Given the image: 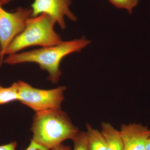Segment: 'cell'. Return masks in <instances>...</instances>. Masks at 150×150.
I'll use <instances>...</instances> for the list:
<instances>
[{
	"instance_id": "obj_7",
	"label": "cell",
	"mask_w": 150,
	"mask_h": 150,
	"mask_svg": "<svg viewBox=\"0 0 150 150\" xmlns=\"http://www.w3.org/2000/svg\"><path fill=\"white\" fill-rule=\"evenodd\" d=\"M124 150H146L150 129L141 123L121 125L120 130Z\"/></svg>"
},
{
	"instance_id": "obj_15",
	"label": "cell",
	"mask_w": 150,
	"mask_h": 150,
	"mask_svg": "<svg viewBox=\"0 0 150 150\" xmlns=\"http://www.w3.org/2000/svg\"><path fill=\"white\" fill-rule=\"evenodd\" d=\"M49 150H71V148L69 146H66L62 144Z\"/></svg>"
},
{
	"instance_id": "obj_1",
	"label": "cell",
	"mask_w": 150,
	"mask_h": 150,
	"mask_svg": "<svg viewBox=\"0 0 150 150\" xmlns=\"http://www.w3.org/2000/svg\"><path fill=\"white\" fill-rule=\"evenodd\" d=\"M90 43V40L85 37L62 41L55 46L8 55L4 59V63L11 65L35 63L48 73V80L52 83H56L62 75L60 65L63 59L69 54L79 52Z\"/></svg>"
},
{
	"instance_id": "obj_6",
	"label": "cell",
	"mask_w": 150,
	"mask_h": 150,
	"mask_svg": "<svg viewBox=\"0 0 150 150\" xmlns=\"http://www.w3.org/2000/svg\"><path fill=\"white\" fill-rule=\"evenodd\" d=\"M71 4V0H34L31 5V16L46 14L54 19L62 30H64L66 27L65 17L74 21L77 19L70 11Z\"/></svg>"
},
{
	"instance_id": "obj_13",
	"label": "cell",
	"mask_w": 150,
	"mask_h": 150,
	"mask_svg": "<svg viewBox=\"0 0 150 150\" xmlns=\"http://www.w3.org/2000/svg\"><path fill=\"white\" fill-rule=\"evenodd\" d=\"M25 150H49L47 148L39 144L37 142L31 139L30 144Z\"/></svg>"
},
{
	"instance_id": "obj_11",
	"label": "cell",
	"mask_w": 150,
	"mask_h": 150,
	"mask_svg": "<svg viewBox=\"0 0 150 150\" xmlns=\"http://www.w3.org/2000/svg\"><path fill=\"white\" fill-rule=\"evenodd\" d=\"M73 150H89L87 136L85 131L78 132L73 138Z\"/></svg>"
},
{
	"instance_id": "obj_17",
	"label": "cell",
	"mask_w": 150,
	"mask_h": 150,
	"mask_svg": "<svg viewBox=\"0 0 150 150\" xmlns=\"http://www.w3.org/2000/svg\"><path fill=\"white\" fill-rule=\"evenodd\" d=\"M146 150H150V136L147 143Z\"/></svg>"
},
{
	"instance_id": "obj_4",
	"label": "cell",
	"mask_w": 150,
	"mask_h": 150,
	"mask_svg": "<svg viewBox=\"0 0 150 150\" xmlns=\"http://www.w3.org/2000/svg\"><path fill=\"white\" fill-rule=\"evenodd\" d=\"M18 100L35 112L50 109H61L66 87L64 86L52 89L35 88L21 81L16 82Z\"/></svg>"
},
{
	"instance_id": "obj_16",
	"label": "cell",
	"mask_w": 150,
	"mask_h": 150,
	"mask_svg": "<svg viewBox=\"0 0 150 150\" xmlns=\"http://www.w3.org/2000/svg\"><path fill=\"white\" fill-rule=\"evenodd\" d=\"M12 0H0V4L1 5L6 4L11 1Z\"/></svg>"
},
{
	"instance_id": "obj_3",
	"label": "cell",
	"mask_w": 150,
	"mask_h": 150,
	"mask_svg": "<svg viewBox=\"0 0 150 150\" xmlns=\"http://www.w3.org/2000/svg\"><path fill=\"white\" fill-rule=\"evenodd\" d=\"M55 20L45 13L30 18L23 31L9 44L6 55L16 54L24 48L32 46L50 47L62 42L60 35L55 32Z\"/></svg>"
},
{
	"instance_id": "obj_12",
	"label": "cell",
	"mask_w": 150,
	"mask_h": 150,
	"mask_svg": "<svg viewBox=\"0 0 150 150\" xmlns=\"http://www.w3.org/2000/svg\"><path fill=\"white\" fill-rule=\"evenodd\" d=\"M108 1L115 7L125 9L131 14L133 9L138 4L139 0H108Z\"/></svg>"
},
{
	"instance_id": "obj_10",
	"label": "cell",
	"mask_w": 150,
	"mask_h": 150,
	"mask_svg": "<svg viewBox=\"0 0 150 150\" xmlns=\"http://www.w3.org/2000/svg\"><path fill=\"white\" fill-rule=\"evenodd\" d=\"M18 100L16 82L7 87L0 85V105Z\"/></svg>"
},
{
	"instance_id": "obj_2",
	"label": "cell",
	"mask_w": 150,
	"mask_h": 150,
	"mask_svg": "<svg viewBox=\"0 0 150 150\" xmlns=\"http://www.w3.org/2000/svg\"><path fill=\"white\" fill-rule=\"evenodd\" d=\"M31 131L32 139L49 150L66 140L72 139L79 132L69 116L61 109L36 112Z\"/></svg>"
},
{
	"instance_id": "obj_9",
	"label": "cell",
	"mask_w": 150,
	"mask_h": 150,
	"mask_svg": "<svg viewBox=\"0 0 150 150\" xmlns=\"http://www.w3.org/2000/svg\"><path fill=\"white\" fill-rule=\"evenodd\" d=\"M86 131L89 150H107L106 144L101 131L88 124Z\"/></svg>"
},
{
	"instance_id": "obj_8",
	"label": "cell",
	"mask_w": 150,
	"mask_h": 150,
	"mask_svg": "<svg viewBox=\"0 0 150 150\" xmlns=\"http://www.w3.org/2000/svg\"><path fill=\"white\" fill-rule=\"evenodd\" d=\"M101 133L104 137L107 150H124V146L120 131L108 123L101 124Z\"/></svg>"
},
{
	"instance_id": "obj_5",
	"label": "cell",
	"mask_w": 150,
	"mask_h": 150,
	"mask_svg": "<svg viewBox=\"0 0 150 150\" xmlns=\"http://www.w3.org/2000/svg\"><path fill=\"white\" fill-rule=\"evenodd\" d=\"M31 16V9L19 7L10 12L0 4V67L4 63L8 47L23 31L27 20Z\"/></svg>"
},
{
	"instance_id": "obj_14",
	"label": "cell",
	"mask_w": 150,
	"mask_h": 150,
	"mask_svg": "<svg viewBox=\"0 0 150 150\" xmlns=\"http://www.w3.org/2000/svg\"><path fill=\"white\" fill-rule=\"evenodd\" d=\"M17 145V144L15 142L0 145V150H16Z\"/></svg>"
}]
</instances>
